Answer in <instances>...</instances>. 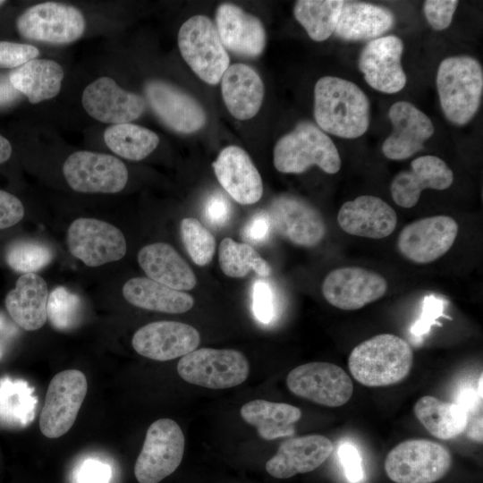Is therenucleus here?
<instances>
[{
  "mask_svg": "<svg viewBox=\"0 0 483 483\" xmlns=\"http://www.w3.org/2000/svg\"><path fill=\"white\" fill-rule=\"evenodd\" d=\"M314 118L325 131L344 139L362 136L370 123V103L352 81L320 78L314 88Z\"/></svg>",
  "mask_w": 483,
  "mask_h": 483,
  "instance_id": "nucleus-1",
  "label": "nucleus"
},
{
  "mask_svg": "<svg viewBox=\"0 0 483 483\" xmlns=\"http://www.w3.org/2000/svg\"><path fill=\"white\" fill-rule=\"evenodd\" d=\"M413 364V352L402 338L381 334L353 348L348 359L352 377L361 385L379 387L403 380Z\"/></svg>",
  "mask_w": 483,
  "mask_h": 483,
  "instance_id": "nucleus-2",
  "label": "nucleus"
},
{
  "mask_svg": "<svg viewBox=\"0 0 483 483\" xmlns=\"http://www.w3.org/2000/svg\"><path fill=\"white\" fill-rule=\"evenodd\" d=\"M441 108L453 124H467L477 114L483 92V70L478 60L462 55L444 59L436 72Z\"/></svg>",
  "mask_w": 483,
  "mask_h": 483,
  "instance_id": "nucleus-3",
  "label": "nucleus"
},
{
  "mask_svg": "<svg viewBox=\"0 0 483 483\" xmlns=\"http://www.w3.org/2000/svg\"><path fill=\"white\" fill-rule=\"evenodd\" d=\"M342 161L333 140L318 126L301 122L281 137L274 148V165L284 174H301L312 165L334 174Z\"/></svg>",
  "mask_w": 483,
  "mask_h": 483,
  "instance_id": "nucleus-4",
  "label": "nucleus"
},
{
  "mask_svg": "<svg viewBox=\"0 0 483 483\" xmlns=\"http://www.w3.org/2000/svg\"><path fill=\"white\" fill-rule=\"evenodd\" d=\"M452 455L444 445L428 439H410L386 455L385 470L395 483H434L446 475Z\"/></svg>",
  "mask_w": 483,
  "mask_h": 483,
  "instance_id": "nucleus-5",
  "label": "nucleus"
},
{
  "mask_svg": "<svg viewBox=\"0 0 483 483\" xmlns=\"http://www.w3.org/2000/svg\"><path fill=\"white\" fill-rule=\"evenodd\" d=\"M181 55L191 70L205 82L217 84L229 67L230 58L216 27L207 16L189 18L178 32Z\"/></svg>",
  "mask_w": 483,
  "mask_h": 483,
  "instance_id": "nucleus-6",
  "label": "nucleus"
},
{
  "mask_svg": "<svg viewBox=\"0 0 483 483\" xmlns=\"http://www.w3.org/2000/svg\"><path fill=\"white\" fill-rule=\"evenodd\" d=\"M177 372L190 384L225 389L243 383L250 365L245 355L236 350L200 348L181 358Z\"/></svg>",
  "mask_w": 483,
  "mask_h": 483,
  "instance_id": "nucleus-7",
  "label": "nucleus"
},
{
  "mask_svg": "<svg viewBox=\"0 0 483 483\" xmlns=\"http://www.w3.org/2000/svg\"><path fill=\"white\" fill-rule=\"evenodd\" d=\"M184 435L171 419H160L148 428L134 466L139 483H159L179 467L184 453Z\"/></svg>",
  "mask_w": 483,
  "mask_h": 483,
  "instance_id": "nucleus-8",
  "label": "nucleus"
},
{
  "mask_svg": "<svg viewBox=\"0 0 483 483\" xmlns=\"http://www.w3.org/2000/svg\"><path fill=\"white\" fill-rule=\"evenodd\" d=\"M85 26L84 16L79 9L57 2L34 4L16 20V29L22 38L57 45L80 38Z\"/></svg>",
  "mask_w": 483,
  "mask_h": 483,
  "instance_id": "nucleus-9",
  "label": "nucleus"
},
{
  "mask_svg": "<svg viewBox=\"0 0 483 483\" xmlns=\"http://www.w3.org/2000/svg\"><path fill=\"white\" fill-rule=\"evenodd\" d=\"M88 391L85 375L78 369L57 373L50 381L39 415V428L48 438L64 436L72 427Z\"/></svg>",
  "mask_w": 483,
  "mask_h": 483,
  "instance_id": "nucleus-10",
  "label": "nucleus"
},
{
  "mask_svg": "<svg viewBox=\"0 0 483 483\" xmlns=\"http://www.w3.org/2000/svg\"><path fill=\"white\" fill-rule=\"evenodd\" d=\"M286 385L293 394L327 407L345 404L353 392L349 375L329 362H309L294 368L287 375Z\"/></svg>",
  "mask_w": 483,
  "mask_h": 483,
  "instance_id": "nucleus-11",
  "label": "nucleus"
},
{
  "mask_svg": "<svg viewBox=\"0 0 483 483\" xmlns=\"http://www.w3.org/2000/svg\"><path fill=\"white\" fill-rule=\"evenodd\" d=\"M63 174L73 191L83 193H116L128 181V170L116 157L85 150L67 157Z\"/></svg>",
  "mask_w": 483,
  "mask_h": 483,
  "instance_id": "nucleus-12",
  "label": "nucleus"
},
{
  "mask_svg": "<svg viewBox=\"0 0 483 483\" xmlns=\"http://www.w3.org/2000/svg\"><path fill=\"white\" fill-rule=\"evenodd\" d=\"M67 244L73 257L91 267L120 260L127 250L122 231L96 218L75 219L68 228Z\"/></svg>",
  "mask_w": 483,
  "mask_h": 483,
  "instance_id": "nucleus-13",
  "label": "nucleus"
},
{
  "mask_svg": "<svg viewBox=\"0 0 483 483\" xmlns=\"http://www.w3.org/2000/svg\"><path fill=\"white\" fill-rule=\"evenodd\" d=\"M458 224L447 216H434L405 225L397 238L399 252L415 264H428L445 255L453 246Z\"/></svg>",
  "mask_w": 483,
  "mask_h": 483,
  "instance_id": "nucleus-14",
  "label": "nucleus"
},
{
  "mask_svg": "<svg viewBox=\"0 0 483 483\" xmlns=\"http://www.w3.org/2000/svg\"><path fill=\"white\" fill-rule=\"evenodd\" d=\"M267 214L275 231L294 245L315 247L326 234V225L319 211L300 197L290 194L275 197Z\"/></svg>",
  "mask_w": 483,
  "mask_h": 483,
  "instance_id": "nucleus-15",
  "label": "nucleus"
},
{
  "mask_svg": "<svg viewBox=\"0 0 483 483\" xmlns=\"http://www.w3.org/2000/svg\"><path fill=\"white\" fill-rule=\"evenodd\" d=\"M321 290L332 306L355 310L382 298L387 291V282L381 275L367 268L344 267L329 272Z\"/></svg>",
  "mask_w": 483,
  "mask_h": 483,
  "instance_id": "nucleus-16",
  "label": "nucleus"
},
{
  "mask_svg": "<svg viewBox=\"0 0 483 483\" xmlns=\"http://www.w3.org/2000/svg\"><path fill=\"white\" fill-rule=\"evenodd\" d=\"M403 44L394 35L370 40L360 51L358 66L367 83L374 89L393 94L407 81L402 66Z\"/></svg>",
  "mask_w": 483,
  "mask_h": 483,
  "instance_id": "nucleus-17",
  "label": "nucleus"
},
{
  "mask_svg": "<svg viewBox=\"0 0 483 483\" xmlns=\"http://www.w3.org/2000/svg\"><path fill=\"white\" fill-rule=\"evenodd\" d=\"M81 103L91 117L112 124L128 123L146 109L141 96L124 90L107 76L97 79L84 89Z\"/></svg>",
  "mask_w": 483,
  "mask_h": 483,
  "instance_id": "nucleus-18",
  "label": "nucleus"
},
{
  "mask_svg": "<svg viewBox=\"0 0 483 483\" xmlns=\"http://www.w3.org/2000/svg\"><path fill=\"white\" fill-rule=\"evenodd\" d=\"M199 342V333L188 324L156 321L139 328L132 336L131 344L143 357L166 361L191 352Z\"/></svg>",
  "mask_w": 483,
  "mask_h": 483,
  "instance_id": "nucleus-19",
  "label": "nucleus"
},
{
  "mask_svg": "<svg viewBox=\"0 0 483 483\" xmlns=\"http://www.w3.org/2000/svg\"><path fill=\"white\" fill-rule=\"evenodd\" d=\"M145 93L154 113L171 130L189 134L205 125L207 115L199 103L174 85L150 80L145 86Z\"/></svg>",
  "mask_w": 483,
  "mask_h": 483,
  "instance_id": "nucleus-20",
  "label": "nucleus"
},
{
  "mask_svg": "<svg viewBox=\"0 0 483 483\" xmlns=\"http://www.w3.org/2000/svg\"><path fill=\"white\" fill-rule=\"evenodd\" d=\"M392 133L385 140L382 151L391 160H404L423 148L434 133L430 118L407 101L393 104L388 112Z\"/></svg>",
  "mask_w": 483,
  "mask_h": 483,
  "instance_id": "nucleus-21",
  "label": "nucleus"
},
{
  "mask_svg": "<svg viewBox=\"0 0 483 483\" xmlns=\"http://www.w3.org/2000/svg\"><path fill=\"white\" fill-rule=\"evenodd\" d=\"M453 182V174L444 160L436 156H420L411 163L409 170L398 173L392 181L393 200L400 207H414L425 189L443 191Z\"/></svg>",
  "mask_w": 483,
  "mask_h": 483,
  "instance_id": "nucleus-22",
  "label": "nucleus"
},
{
  "mask_svg": "<svg viewBox=\"0 0 483 483\" xmlns=\"http://www.w3.org/2000/svg\"><path fill=\"white\" fill-rule=\"evenodd\" d=\"M212 166L221 186L236 202L251 205L262 197L260 174L248 153L240 147L223 148Z\"/></svg>",
  "mask_w": 483,
  "mask_h": 483,
  "instance_id": "nucleus-23",
  "label": "nucleus"
},
{
  "mask_svg": "<svg viewBox=\"0 0 483 483\" xmlns=\"http://www.w3.org/2000/svg\"><path fill=\"white\" fill-rule=\"evenodd\" d=\"M334 449L322 435L292 437L280 444L276 453L266 463V470L276 479H289L310 472L323 464Z\"/></svg>",
  "mask_w": 483,
  "mask_h": 483,
  "instance_id": "nucleus-24",
  "label": "nucleus"
},
{
  "mask_svg": "<svg viewBox=\"0 0 483 483\" xmlns=\"http://www.w3.org/2000/svg\"><path fill=\"white\" fill-rule=\"evenodd\" d=\"M337 222L341 229L351 235L382 239L395 229L397 216L382 199L362 195L342 205Z\"/></svg>",
  "mask_w": 483,
  "mask_h": 483,
  "instance_id": "nucleus-25",
  "label": "nucleus"
},
{
  "mask_svg": "<svg viewBox=\"0 0 483 483\" xmlns=\"http://www.w3.org/2000/svg\"><path fill=\"white\" fill-rule=\"evenodd\" d=\"M216 30L228 50L243 56L259 55L266 45L260 20L233 4H222L216 13Z\"/></svg>",
  "mask_w": 483,
  "mask_h": 483,
  "instance_id": "nucleus-26",
  "label": "nucleus"
},
{
  "mask_svg": "<svg viewBox=\"0 0 483 483\" xmlns=\"http://www.w3.org/2000/svg\"><path fill=\"white\" fill-rule=\"evenodd\" d=\"M221 89L225 106L234 118L248 120L257 114L264 97V84L250 66L229 65L221 78Z\"/></svg>",
  "mask_w": 483,
  "mask_h": 483,
  "instance_id": "nucleus-27",
  "label": "nucleus"
},
{
  "mask_svg": "<svg viewBox=\"0 0 483 483\" xmlns=\"http://www.w3.org/2000/svg\"><path fill=\"white\" fill-rule=\"evenodd\" d=\"M48 290L46 281L35 273L21 275L15 288L5 296V308L22 329H39L47 321Z\"/></svg>",
  "mask_w": 483,
  "mask_h": 483,
  "instance_id": "nucleus-28",
  "label": "nucleus"
},
{
  "mask_svg": "<svg viewBox=\"0 0 483 483\" xmlns=\"http://www.w3.org/2000/svg\"><path fill=\"white\" fill-rule=\"evenodd\" d=\"M138 262L148 278L177 291L191 290L197 278L175 249L165 242H155L141 248Z\"/></svg>",
  "mask_w": 483,
  "mask_h": 483,
  "instance_id": "nucleus-29",
  "label": "nucleus"
},
{
  "mask_svg": "<svg viewBox=\"0 0 483 483\" xmlns=\"http://www.w3.org/2000/svg\"><path fill=\"white\" fill-rule=\"evenodd\" d=\"M394 25V15L386 7L344 1L334 33L346 41L373 40Z\"/></svg>",
  "mask_w": 483,
  "mask_h": 483,
  "instance_id": "nucleus-30",
  "label": "nucleus"
},
{
  "mask_svg": "<svg viewBox=\"0 0 483 483\" xmlns=\"http://www.w3.org/2000/svg\"><path fill=\"white\" fill-rule=\"evenodd\" d=\"M123 295L135 307L170 314L184 313L194 304V300L190 294L172 289L148 277L129 279L123 286Z\"/></svg>",
  "mask_w": 483,
  "mask_h": 483,
  "instance_id": "nucleus-31",
  "label": "nucleus"
},
{
  "mask_svg": "<svg viewBox=\"0 0 483 483\" xmlns=\"http://www.w3.org/2000/svg\"><path fill=\"white\" fill-rule=\"evenodd\" d=\"M242 418L257 428L265 440L292 436L294 423L301 417V410L284 402L253 400L241 408Z\"/></svg>",
  "mask_w": 483,
  "mask_h": 483,
  "instance_id": "nucleus-32",
  "label": "nucleus"
},
{
  "mask_svg": "<svg viewBox=\"0 0 483 483\" xmlns=\"http://www.w3.org/2000/svg\"><path fill=\"white\" fill-rule=\"evenodd\" d=\"M62 66L54 60L34 59L10 74V82L24 94L31 104L55 97L64 79Z\"/></svg>",
  "mask_w": 483,
  "mask_h": 483,
  "instance_id": "nucleus-33",
  "label": "nucleus"
},
{
  "mask_svg": "<svg viewBox=\"0 0 483 483\" xmlns=\"http://www.w3.org/2000/svg\"><path fill=\"white\" fill-rule=\"evenodd\" d=\"M413 410L428 432L443 440L457 437L464 432L469 420L467 411L461 405L431 395L419 398Z\"/></svg>",
  "mask_w": 483,
  "mask_h": 483,
  "instance_id": "nucleus-34",
  "label": "nucleus"
},
{
  "mask_svg": "<svg viewBox=\"0 0 483 483\" xmlns=\"http://www.w3.org/2000/svg\"><path fill=\"white\" fill-rule=\"evenodd\" d=\"M37 398L33 387L22 379L0 378V426L21 428L35 417Z\"/></svg>",
  "mask_w": 483,
  "mask_h": 483,
  "instance_id": "nucleus-35",
  "label": "nucleus"
},
{
  "mask_svg": "<svg viewBox=\"0 0 483 483\" xmlns=\"http://www.w3.org/2000/svg\"><path fill=\"white\" fill-rule=\"evenodd\" d=\"M104 141L116 155L140 161L156 149L159 138L145 127L128 123L107 127L104 131Z\"/></svg>",
  "mask_w": 483,
  "mask_h": 483,
  "instance_id": "nucleus-36",
  "label": "nucleus"
},
{
  "mask_svg": "<svg viewBox=\"0 0 483 483\" xmlns=\"http://www.w3.org/2000/svg\"><path fill=\"white\" fill-rule=\"evenodd\" d=\"M343 0H300L295 3L293 14L315 41L327 39L335 31Z\"/></svg>",
  "mask_w": 483,
  "mask_h": 483,
  "instance_id": "nucleus-37",
  "label": "nucleus"
},
{
  "mask_svg": "<svg viewBox=\"0 0 483 483\" xmlns=\"http://www.w3.org/2000/svg\"><path fill=\"white\" fill-rule=\"evenodd\" d=\"M219 266L223 273L232 278H243L250 271L258 276L267 277L272 267L249 243L237 242L224 238L219 245Z\"/></svg>",
  "mask_w": 483,
  "mask_h": 483,
  "instance_id": "nucleus-38",
  "label": "nucleus"
},
{
  "mask_svg": "<svg viewBox=\"0 0 483 483\" xmlns=\"http://www.w3.org/2000/svg\"><path fill=\"white\" fill-rule=\"evenodd\" d=\"M184 248L192 261L200 267L209 264L216 250V239L198 219L185 217L180 224Z\"/></svg>",
  "mask_w": 483,
  "mask_h": 483,
  "instance_id": "nucleus-39",
  "label": "nucleus"
},
{
  "mask_svg": "<svg viewBox=\"0 0 483 483\" xmlns=\"http://www.w3.org/2000/svg\"><path fill=\"white\" fill-rule=\"evenodd\" d=\"M53 252L47 245L34 241L13 242L7 250L6 261L14 271L35 273L48 265Z\"/></svg>",
  "mask_w": 483,
  "mask_h": 483,
  "instance_id": "nucleus-40",
  "label": "nucleus"
},
{
  "mask_svg": "<svg viewBox=\"0 0 483 483\" xmlns=\"http://www.w3.org/2000/svg\"><path fill=\"white\" fill-rule=\"evenodd\" d=\"M81 301L80 297L64 286H58L48 295L47 316L51 324L59 330L73 327L80 319Z\"/></svg>",
  "mask_w": 483,
  "mask_h": 483,
  "instance_id": "nucleus-41",
  "label": "nucleus"
},
{
  "mask_svg": "<svg viewBox=\"0 0 483 483\" xmlns=\"http://www.w3.org/2000/svg\"><path fill=\"white\" fill-rule=\"evenodd\" d=\"M252 308L255 317L261 323H270L275 316V298L270 284L257 280L252 289Z\"/></svg>",
  "mask_w": 483,
  "mask_h": 483,
  "instance_id": "nucleus-42",
  "label": "nucleus"
},
{
  "mask_svg": "<svg viewBox=\"0 0 483 483\" xmlns=\"http://www.w3.org/2000/svg\"><path fill=\"white\" fill-rule=\"evenodd\" d=\"M38 55L39 50L32 45L0 41L1 68H18Z\"/></svg>",
  "mask_w": 483,
  "mask_h": 483,
  "instance_id": "nucleus-43",
  "label": "nucleus"
},
{
  "mask_svg": "<svg viewBox=\"0 0 483 483\" xmlns=\"http://www.w3.org/2000/svg\"><path fill=\"white\" fill-rule=\"evenodd\" d=\"M456 0H427L423 11L428 24L436 30H445L452 22L458 6Z\"/></svg>",
  "mask_w": 483,
  "mask_h": 483,
  "instance_id": "nucleus-44",
  "label": "nucleus"
},
{
  "mask_svg": "<svg viewBox=\"0 0 483 483\" xmlns=\"http://www.w3.org/2000/svg\"><path fill=\"white\" fill-rule=\"evenodd\" d=\"M444 301L435 295H428L424 298L422 312L418 320L411 327V333L415 336L426 335L432 325L436 324L439 317H445Z\"/></svg>",
  "mask_w": 483,
  "mask_h": 483,
  "instance_id": "nucleus-45",
  "label": "nucleus"
},
{
  "mask_svg": "<svg viewBox=\"0 0 483 483\" xmlns=\"http://www.w3.org/2000/svg\"><path fill=\"white\" fill-rule=\"evenodd\" d=\"M231 215V203L223 193L216 191L208 196L204 205V217L210 225L214 227L225 225Z\"/></svg>",
  "mask_w": 483,
  "mask_h": 483,
  "instance_id": "nucleus-46",
  "label": "nucleus"
},
{
  "mask_svg": "<svg viewBox=\"0 0 483 483\" xmlns=\"http://www.w3.org/2000/svg\"><path fill=\"white\" fill-rule=\"evenodd\" d=\"M338 456L347 479L351 483L361 481L364 472L361 458L357 448L348 443L342 444L338 449Z\"/></svg>",
  "mask_w": 483,
  "mask_h": 483,
  "instance_id": "nucleus-47",
  "label": "nucleus"
},
{
  "mask_svg": "<svg viewBox=\"0 0 483 483\" xmlns=\"http://www.w3.org/2000/svg\"><path fill=\"white\" fill-rule=\"evenodd\" d=\"M23 216L21 201L16 196L0 190V230L16 225Z\"/></svg>",
  "mask_w": 483,
  "mask_h": 483,
  "instance_id": "nucleus-48",
  "label": "nucleus"
},
{
  "mask_svg": "<svg viewBox=\"0 0 483 483\" xmlns=\"http://www.w3.org/2000/svg\"><path fill=\"white\" fill-rule=\"evenodd\" d=\"M271 227L272 225L267 211H258L246 223L242 230V235L246 241L254 244H260L267 241Z\"/></svg>",
  "mask_w": 483,
  "mask_h": 483,
  "instance_id": "nucleus-49",
  "label": "nucleus"
},
{
  "mask_svg": "<svg viewBox=\"0 0 483 483\" xmlns=\"http://www.w3.org/2000/svg\"><path fill=\"white\" fill-rule=\"evenodd\" d=\"M110 477L109 466L92 459L83 462L76 472L77 483H108Z\"/></svg>",
  "mask_w": 483,
  "mask_h": 483,
  "instance_id": "nucleus-50",
  "label": "nucleus"
},
{
  "mask_svg": "<svg viewBox=\"0 0 483 483\" xmlns=\"http://www.w3.org/2000/svg\"><path fill=\"white\" fill-rule=\"evenodd\" d=\"M455 402L467 411L470 418V413L471 411L479 406L481 407L482 396L479 394L478 389L476 390L472 387L465 386L458 393Z\"/></svg>",
  "mask_w": 483,
  "mask_h": 483,
  "instance_id": "nucleus-51",
  "label": "nucleus"
},
{
  "mask_svg": "<svg viewBox=\"0 0 483 483\" xmlns=\"http://www.w3.org/2000/svg\"><path fill=\"white\" fill-rule=\"evenodd\" d=\"M468 436L477 443H482V414L468 420L466 429Z\"/></svg>",
  "mask_w": 483,
  "mask_h": 483,
  "instance_id": "nucleus-52",
  "label": "nucleus"
},
{
  "mask_svg": "<svg viewBox=\"0 0 483 483\" xmlns=\"http://www.w3.org/2000/svg\"><path fill=\"white\" fill-rule=\"evenodd\" d=\"M12 155V146L7 139L0 135V164L7 161Z\"/></svg>",
  "mask_w": 483,
  "mask_h": 483,
  "instance_id": "nucleus-53",
  "label": "nucleus"
},
{
  "mask_svg": "<svg viewBox=\"0 0 483 483\" xmlns=\"http://www.w3.org/2000/svg\"><path fill=\"white\" fill-rule=\"evenodd\" d=\"M10 326L7 323L4 315L0 313V340L4 336H10ZM3 356L2 343L0 342V359Z\"/></svg>",
  "mask_w": 483,
  "mask_h": 483,
  "instance_id": "nucleus-54",
  "label": "nucleus"
},
{
  "mask_svg": "<svg viewBox=\"0 0 483 483\" xmlns=\"http://www.w3.org/2000/svg\"><path fill=\"white\" fill-rule=\"evenodd\" d=\"M6 3V1L0 0V7L4 5Z\"/></svg>",
  "mask_w": 483,
  "mask_h": 483,
  "instance_id": "nucleus-55",
  "label": "nucleus"
}]
</instances>
